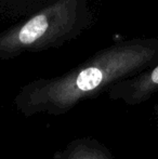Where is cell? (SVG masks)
<instances>
[{"label": "cell", "instance_id": "1", "mask_svg": "<svg viewBox=\"0 0 158 159\" xmlns=\"http://www.w3.org/2000/svg\"><path fill=\"white\" fill-rule=\"evenodd\" d=\"M84 0H59L21 25L0 34V55L43 49L65 39L84 20Z\"/></svg>", "mask_w": 158, "mask_h": 159}, {"label": "cell", "instance_id": "2", "mask_svg": "<svg viewBox=\"0 0 158 159\" xmlns=\"http://www.w3.org/2000/svg\"><path fill=\"white\" fill-rule=\"evenodd\" d=\"M156 88H158V66L139 82V90L141 93H150Z\"/></svg>", "mask_w": 158, "mask_h": 159}]
</instances>
